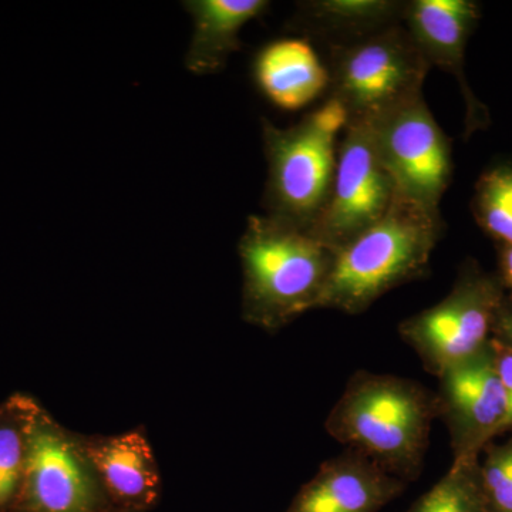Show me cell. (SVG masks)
<instances>
[{"mask_svg": "<svg viewBox=\"0 0 512 512\" xmlns=\"http://www.w3.org/2000/svg\"><path fill=\"white\" fill-rule=\"evenodd\" d=\"M407 485L369 457L346 448L319 467L286 512H379Z\"/></svg>", "mask_w": 512, "mask_h": 512, "instance_id": "obj_13", "label": "cell"}, {"mask_svg": "<svg viewBox=\"0 0 512 512\" xmlns=\"http://www.w3.org/2000/svg\"><path fill=\"white\" fill-rule=\"evenodd\" d=\"M113 510L77 433L45 407L33 426L28 466L12 512H106Z\"/></svg>", "mask_w": 512, "mask_h": 512, "instance_id": "obj_8", "label": "cell"}, {"mask_svg": "<svg viewBox=\"0 0 512 512\" xmlns=\"http://www.w3.org/2000/svg\"><path fill=\"white\" fill-rule=\"evenodd\" d=\"M255 77L262 92L284 110L308 106L329 89V73L306 40L282 39L259 53Z\"/></svg>", "mask_w": 512, "mask_h": 512, "instance_id": "obj_14", "label": "cell"}, {"mask_svg": "<svg viewBox=\"0 0 512 512\" xmlns=\"http://www.w3.org/2000/svg\"><path fill=\"white\" fill-rule=\"evenodd\" d=\"M377 150L397 194L440 214L453 175L451 144L423 96L372 123Z\"/></svg>", "mask_w": 512, "mask_h": 512, "instance_id": "obj_9", "label": "cell"}, {"mask_svg": "<svg viewBox=\"0 0 512 512\" xmlns=\"http://www.w3.org/2000/svg\"><path fill=\"white\" fill-rule=\"evenodd\" d=\"M329 97L349 123H376L423 96L430 64L404 22L329 46Z\"/></svg>", "mask_w": 512, "mask_h": 512, "instance_id": "obj_5", "label": "cell"}, {"mask_svg": "<svg viewBox=\"0 0 512 512\" xmlns=\"http://www.w3.org/2000/svg\"><path fill=\"white\" fill-rule=\"evenodd\" d=\"M478 20L480 5L473 0H412L404 10V25L430 66L456 77L466 101V138L490 124V113L464 72L467 42Z\"/></svg>", "mask_w": 512, "mask_h": 512, "instance_id": "obj_11", "label": "cell"}, {"mask_svg": "<svg viewBox=\"0 0 512 512\" xmlns=\"http://www.w3.org/2000/svg\"><path fill=\"white\" fill-rule=\"evenodd\" d=\"M498 271L501 282L507 293L508 301L512 303V245H497Z\"/></svg>", "mask_w": 512, "mask_h": 512, "instance_id": "obj_23", "label": "cell"}, {"mask_svg": "<svg viewBox=\"0 0 512 512\" xmlns=\"http://www.w3.org/2000/svg\"><path fill=\"white\" fill-rule=\"evenodd\" d=\"M346 124V110L332 97L296 126L279 128L264 120L266 217L306 232L312 228L328 201L338 161V134Z\"/></svg>", "mask_w": 512, "mask_h": 512, "instance_id": "obj_4", "label": "cell"}, {"mask_svg": "<svg viewBox=\"0 0 512 512\" xmlns=\"http://www.w3.org/2000/svg\"><path fill=\"white\" fill-rule=\"evenodd\" d=\"M77 443L113 510L148 512L156 507L163 481L143 427L113 436L77 433Z\"/></svg>", "mask_w": 512, "mask_h": 512, "instance_id": "obj_12", "label": "cell"}, {"mask_svg": "<svg viewBox=\"0 0 512 512\" xmlns=\"http://www.w3.org/2000/svg\"><path fill=\"white\" fill-rule=\"evenodd\" d=\"M495 350V365H497L498 376L503 383L505 397H507V424L505 433H512V352L498 345L493 339Z\"/></svg>", "mask_w": 512, "mask_h": 512, "instance_id": "obj_21", "label": "cell"}, {"mask_svg": "<svg viewBox=\"0 0 512 512\" xmlns=\"http://www.w3.org/2000/svg\"><path fill=\"white\" fill-rule=\"evenodd\" d=\"M106 512H138V511H120V510H109Z\"/></svg>", "mask_w": 512, "mask_h": 512, "instance_id": "obj_24", "label": "cell"}, {"mask_svg": "<svg viewBox=\"0 0 512 512\" xmlns=\"http://www.w3.org/2000/svg\"><path fill=\"white\" fill-rule=\"evenodd\" d=\"M42 404L25 393L0 403V512H12L28 466L30 439Z\"/></svg>", "mask_w": 512, "mask_h": 512, "instance_id": "obj_17", "label": "cell"}, {"mask_svg": "<svg viewBox=\"0 0 512 512\" xmlns=\"http://www.w3.org/2000/svg\"><path fill=\"white\" fill-rule=\"evenodd\" d=\"M478 227L497 245H512V165L498 164L481 174L471 201Z\"/></svg>", "mask_w": 512, "mask_h": 512, "instance_id": "obj_19", "label": "cell"}, {"mask_svg": "<svg viewBox=\"0 0 512 512\" xmlns=\"http://www.w3.org/2000/svg\"><path fill=\"white\" fill-rule=\"evenodd\" d=\"M505 298L497 272L484 271L467 259L443 301L400 323V338L416 352L426 372L439 377L490 345Z\"/></svg>", "mask_w": 512, "mask_h": 512, "instance_id": "obj_6", "label": "cell"}, {"mask_svg": "<svg viewBox=\"0 0 512 512\" xmlns=\"http://www.w3.org/2000/svg\"><path fill=\"white\" fill-rule=\"evenodd\" d=\"M437 379V410L450 434L453 461L480 458L484 448L505 433L507 424V397L495 365L493 339Z\"/></svg>", "mask_w": 512, "mask_h": 512, "instance_id": "obj_10", "label": "cell"}, {"mask_svg": "<svg viewBox=\"0 0 512 512\" xmlns=\"http://www.w3.org/2000/svg\"><path fill=\"white\" fill-rule=\"evenodd\" d=\"M184 9L194 20V35L185 66L195 74L218 72L237 52L239 32L249 20L264 15L266 0H188Z\"/></svg>", "mask_w": 512, "mask_h": 512, "instance_id": "obj_15", "label": "cell"}, {"mask_svg": "<svg viewBox=\"0 0 512 512\" xmlns=\"http://www.w3.org/2000/svg\"><path fill=\"white\" fill-rule=\"evenodd\" d=\"M242 319L276 333L303 313L318 309L335 251L309 232L252 215L239 239Z\"/></svg>", "mask_w": 512, "mask_h": 512, "instance_id": "obj_2", "label": "cell"}, {"mask_svg": "<svg viewBox=\"0 0 512 512\" xmlns=\"http://www.w3.org/2000/svg\"><path fill=\"white\" fill-rule=\"evenodd\" d=\"M493 339L498 345L512 352V303L508 298H505L495 318Z\"/></svg>", "mask_w": 512, "mask_h": 512, "instance_id": "obj_22", "label": "cell"}, {"mask_svg": "<svg viewBox=\"0 0 512 512\" xmlns=\"http://www.w3.org/2000/svg\"><path fill=\"white\" fill-rule=\"evenodd\" d=\"M396 197V185L377 150L373 124H346L328 201L308 232L336 252L375 225Z\"/></svg>", "mask_w": 512, "mask_h": 512, "instance_id": "obj_7", "label": "cell"}, {"mask_svg": "<svg viewBox=\"0 0 512 512\" xmlns=\"http://www.w3.org/2000/svg\"><path fill=\"white\" fill-rule=\"evenodd\" d=\"M407 2L394 0H316L301 3L298 28L329 46L404 22Z\"/></svg>", "mask_w": 512, "mask_h": 512, "instance_id": "obj_16", "label": "cell"}, {"mask_svg": "<svg viewBox=\"0 0 512 512\" xmlns=\"http://www.w3.org/2000/svg\"><path fill=\"white\" fill-rule=\"evenodd\" d=\"M406 512H487L481 488L480 458L453 461L446 476Z\"/></svg>", "mask_w": 512, "mask_h": 512, "instance_id": "obj_18", "label": "cell"}, {"mask_svg": "<svg viewBox=\"0 0 512 512\" xmlns=\"http://www.w3.org/2000/svg\"><path fill=\"white\" fill-rule=\"evenodd\" d=\"M439 419L436 392L416 380L359 370L326 419L330 437L410 484L420 477Z\"/></svg>", "mask_w": 512, "mask_h": 512, "instance_id": "obj_1", "label": "cell"}, {"mask_svg": "<svg viewBox=\"0 0 512 512\" xmlns=\"http://www.w3.org/2000/svg\"><path fill=\"white\" fill-rule=\"evenodd\" d=\"M443 234L440 214L397 194L375 225L335 252L318 309L360 315L397 286L424 278Z\"/></svg>", "mask_w": 512, "mask_h": 512, "instance_id": "obj_3", "label": "cell"}, {"mask_svg": "<svg viewBox=\"0 0 512 512\" xmlns=\"http://www.w3.org/2000/svg\"><path fill=\"white\" fill-rule=\"evenodd\" d=\"M480 460L485 511L512 512V433L504 443L488 444Z\"/></svg>", "mask_w": 512, "mask_h": 512, "instance_id": "obj_20", "label": "cell"}]
</instances>
